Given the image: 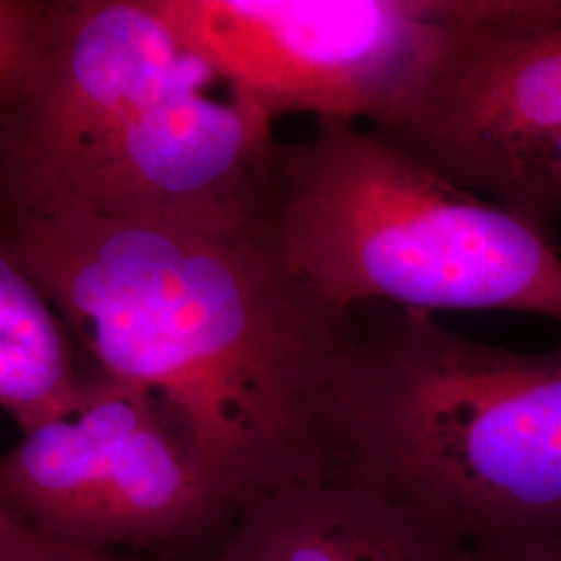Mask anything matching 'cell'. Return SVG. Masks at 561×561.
<instances>
[{
    "label": "cell",
    "mask_w": 561,
    "mask_h": 561,
    "mask_svg": "<svg viewBox=\"0 0 561 561\" xmlns=\"http://www.w3.org/2000/svg\"><path fill=\"white\" fill-rule=\"evenodd\" d=\"M373 129L549 233L561 222V0H447L421 80Z\"/></svg>",
    "instance_id": "cell-5"
},
{
    "label": "cell",
    "mask_w": 561,
    "mask_h": 561,
    "mask_svg": "<svg viewBox=\"0 0 561 561\" xmlns=\"http://www.w3.org/2000/svg\"><path fill=\"white\" fill-rule=\"evenodd\" d=\"M81 382L73 340L15 259L0 221V410L25 433L67 410Z\"/></svg>",
    "instance_id": "cell-9"
},
{
    "label": "cell",
    "mask_w": 561,
    "mask_h": 561,
    "mask_svg": "<svg viewBox=\"0 0 561 561\" xmlns=\"http://www.w3.org/2000/svg\"><path fill=\"white\" fill-rule=\"evenodd\" d=\"M259 229L285 271L343 310L385 301L561 322V254L549 233L373 127L321 121L310 138L277 140Z\"/></svg>",
    "instance_id": "cell-4"
},
{
    "label": "cell",
    "mask_w": 561,
    "mask_h": 561,
    "mask_svg": "<svg viewBox=\"0 0 561 561\" xmlns=\"http://www.w3.org/2000/svg\"><path fill=\"white\" fill-rule=\"evenodd\" d=\"M20 526L21 522L13 518V514L4 507V503L0 500V545L7 541Z\"/></svg>",
    "instance_id": "cell-13"
},
{
    "label": "cell",
    "mask_w": 561,
    "mask_h": 561,
    "mask_svg": "<svg viewBox=\"0 0 561 561\" xmlns=\"http://www.w3.org/2000/svg\"><path fill=\"white\" fill-rule=\"evenodd\" d=\"M0 221L94 370L159 405L231 514L333 481L322 396L352 310L285 271L261 229Z\"/></svg>",
    "instance_id": "cell-1"
},
{
    "label": "cell",
    "mask_w": 561,
    "mask_h": 561,
    "mask_svg": "<svg viewBox=\"0 0 561 561\" xmlns=\"http://www.w3.org/2000/svg\"><path fill=\"white\" fill-rule=\"evenodd\" d=\"M210 561H470V547L410 503L350 482L291 484L241 505Z\"/></svg>",
    "instance_id": "cell-8"
},
{
    "label": "cell",
    "mask_w": 561,
    "mask_h": 561,
    "mask_svg": "<svg viewBox=\"0 0 561 561\" xmlns=\"http://www.w3.org/2000/svg\"><path fill=\"white\" fill-rule=\"evenodd\" d=\"M38 0H0V83L20 65L34 30Z\"/></svg>",
    "instance_id": "cell-11"
},
{
    "label": "cell",
    "mask_w": 561,
    "mask_h": 561,
    "mask_svg": "<svg viewBox=\"0 0 561 561\" xmlns=\"http://www.w3.org/2000/svg\"><path fill=\"white\" fill-rule=\"evenodd\" d=\"M470 551V561H561V542L551 541L486 547Z\"/></svg>",
    "instance_id": "cell-12"
},
{
    "label": "cell",
    "mask_w": 561,
    "mask_h": 561,
    "mask_svg": "<svg viewBox=\"0 0 561 561\" xmlns=\"http://www.w3.org/2000/svg\"><path fill=\"white\" fill-rule=\"evenodd\" d=\"M322 424L333 481L410 503L470 549L561 542V345L524 354L360 306Z\"/></svg>",
    "instance_id": "cell-3"
},
{
    "label": "cell",
    "mask_w": 561,
    "mask_h": 561,
    "mask_svg": "<svg viewBox=\"0 0 561 561\" xmlns=\"http://www.w3.org/2000/svg\"><path fill=\"white\" fill-rule=\"evenodd\" d=\"M181 42L271 121L381 125L439 41L445 0H154Z\"/></svg>",
    "instance_id": "cell-7"
},
{
    "label": "cell",
    "mask_w": 561,
    "mask_h": 561,
    "mask_svg": "<svg viewBox=\"0 0 561 561\" xmlns=\"http://www.w3.org/2000/svg\"><path fill=\"white\" fill-rule=\"evenodd\" d=\"M0 561H119L108 551H92L67 542L53 541L34 530L20 528L0 545Z\"/></svg>",
    "instance_id": "cell-10"
},
{
    "label": "cell",
    "mask_w": 561,
    "mask_h": 561,
    "mask_svg": "<svg viewBox=\"0 0 561 561\" xmlns=\"http://www.w3.org/2000/svg\"><path fill=\"white\" fill-rule=\"evenodd\" d=\"M154 0H38L0 83V215L259 227L273 123Z\"/></svg>",
    "instance_id": "cell-2"
},
{
    "label": "cell",
    "mask_w": 561,
    "mask_h": 561,
    "mask_svg": "<svg viewBox=\"0 0 561 561\" xmlns=\"http://www.w3.org/2000/svg\"><path fill=\"white\" fill-rule=\"evenodd\" d=\"M0 500L36 535L108 553L178 541L229 514L159 405L96 370L0 458Z\"/></svg>",
    "instance_id": "cell-6"
}]
</instances>
